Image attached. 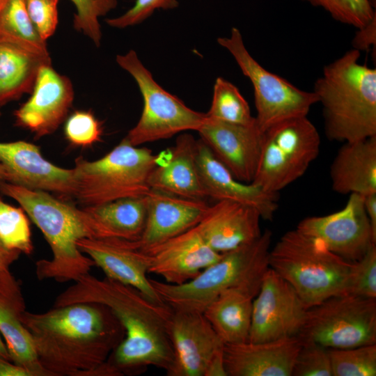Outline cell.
I'll use <instances>...</instances> for the list:
<instances>
[{
	"mask_svg": "<svg viewBox=\"0 0 376 376\" xmlns=\"http://www.w3.org/2000/svg\"><path fill=\"white\" fill-rule=\"evenodd\" d=\"M158 162V156L149 148L132 146L125 139L98 159L80 156L72 168L74 198L84 207L144 196L150 190L148 178Z\"/></svg>",
	"mask_w": 376,
	"mask_h": 376,
	"instance_id": "7",
	"label": "cell"
},
{
	"mask_svg": "<svg viewBox=\"0 0 376 376\" xmlns=\"http://www.w3.org/2000/svg\"><path fill=\"white\" fill-rule=\"evenodd\" d=\"M272 233L265 230L255 241L224 253L193 279L173 285L150 279L163 302L174 311L203 313L222 292L244 290L258 294L269 267Z\"/></svg>",
	"mask_w": 376,
	"mask_h": 376,
	"instance_id": "5",
	"label": "cell"
},
{
	"mask_svg": "<svg viewBox=\"0 0 376 376\" xmlns=\"http://www.w3.org/2000/svg\"><path fill=\"white\" fill-rule=\"evenodd\" d=\"M297 336L328 349L376 344V299L350 294L329 297L308 308Z\"/></svg>",
	"mask_w": 376,
	"mask_h": 376,
	"instance_id": "10",
	"label": "cell"
},
{
	"mask_svg": "<svg viewBox=\"0 0 376 376\" xmlns=\"http://www.w3.org/2000/svg\"><path fill=\"white\" fill-rule=\"evenodd\" d=\"M351 265L296 228L285 233L269 253V267L292 286L308 308L345 294Z\"/></svg>",
	"mask_w": 376,
	"mask_h": 376,
	"instance_id": "6",
	"label": "cell"
},
{
	"mask_svg": "<svg viewBox=\"0 0 376 376\" xmlns=\"http://www.w3.org/2000/svg\"><path fill=\"white\" fill-rule=\"evenodd\" d=\"M0 180L9 181V175L3 166L0 163Z\"/></svg>",
	"mask_w": 376,
	"mask_h": 376,
	"instance_id": "46",
	"label": "cell"
},
{
	"mask_svg": "<svg viewBox=\"0 0 376 376\" xmlns=\"http://www.w3.org/2000/svg\"><path fill=\"white\" fill-rule=\"evenodd\" d=\"M146 197V224L141 238L136 242L141 250L195 227L209 206L205 200L180 197L155 189H150Z\"/></svg>",
	"mask_w": 376,
	"mask_h": 376,
	"instance_id": "23",
	"label": "cell"
},
{
	"mask_svg": "<svg viewBox=\"0 0 376 376\" xmlns=\"http://www.w3.org/2000/svg\"><path fill=\"white\" fill-rule=\"evenodd\" d=\"M330 178L340 194L376 193V135L344 142L331 164Z\"/></svg>",
	"mask_w": 376,
	"mask_h": 376,
	"instance_id": "27",
	"label": "cell"
},
{
	"mask_svg": "<svg viewBox=\"0 0 376 376\" xmlns=\"http://www.w3.org/2000/svg\"><path fill=\"white\" fill-rule=\"evenodd\" d=\"M352 49L324 67L313 92L322 108L325 134L350 142L376 135V69Z\"/></svg>",
	"mask_w": 376,
	"mask_h": 376,
	"instance_id": "3",
	"label": "cell"
},
{
	"mask_svg": "<svg viewBox=\"0 0 376 376\" xmlns=\"http://www.w3.org/2000/svg\"><path fill=\"white\" fill-rule=\"evenodd\" d=\"M302 345L298 336L263 342L224 344L228 376H291Z\"/></svg>",
	"mask_w": 376,
	"mask_h": 376,
	"instance_id": "20",
	"label": "cell"
},
{
	"mask_svg": "<svg viewBox=\"0 0 376 376\" xmlns=\"http://www.w3.org/2000/svg\"><path fill=\"white\" fill-rule=\"evenodd\" d=\"M0 41L49 56L47 41L34 27L24 0H5L0 10Z\"/></svg>",
	"mask_w": 376,
	"mask_h": 376,
	"instance_id": "30",
	"label": "cell"
},
{
	"mask_svg": "<svg viewBox=\"0 0 376 376\" xmlns=\"http://www.w3.org/2000/svg\"><path fill=\"white\" fill-rule=\"evenodd\" d=\"M333 376H375L376 344L329 349Z\"/></svg>",
	"mask_w": 376,
	"mask_h": 376,
	"instance_id": "33",
	"label": "cell"
},
{
	"mask_svg": "<svg viewBox=\"0 0 376 376\" xmlns=\"http://www.w3.org/2000/svg\"><path fill=\"white\" fill-rule=\"evenodd\" d=\"M352 40V49L368 52L376 46V15L364 26L358 28Z\"/></svg>",
	"mask_w": 376,
	"mask_h": 376,
	"instance_id": "41",
	"label": "cell"
},
{
	"mask_svg": "<svg viewBox=\"0 0 376 376\" xmlns=\"http://www.w3.org/2000/svg\"><path fill=\"white\" fill-rule=\"evenodd\" d=\"M197 132L200 139L236 179L246 183L253 181L263 143V132L256 123L244 125L206 116Z\"/></svg>",
	"mask_w": 376,
	"mask_h": 376,
	"instance_id": "15",
	"label": "cell"
},
{
	"mask_svg": "<svg viewBox=\"0 0 376 376\" xmlns=\"http://www.w3.org/2000/svg\"><path fill=\"white\" fill-rule=\"evenodd\" d=\"M30 94L14 112L15 125L31 132L35 139L54 133L72 105L75 92L70 79L52 64L43 65Z\"/></svg>",
	"mask_w": 376,
	"mask_h": 376,
	"instance_id": "14",
	"label": "cell"
},
{
	"mask_svg": "<svg viewBox=\"0 0 376 376\" xmlns=\"http://www.w3.org/2000/svg\"><path fill=\"white\" fill-rule=\"evenodd\" d=\"M116 61L134 78L143 102L139 121L124 138L128 143L139 146L167 139L180 132L198 131L205 119V113L190 109L178 97L165 91L134 50L117 55Z\"/></svg>",
	"mask_w": 376,
	"mask_h": 376,
	"instance_id": "9",
	"label": "cell"
},
{
	"mask_svg": "<svg viewBox=\"0 0 376 376\" xmlns=\"http://www.w3.org/2000/svg\"><path fill=\"white\" fill-rule=\"evenodd\" d=\"M70 1L76 8L74 28L87 36L96 47H99L102 39L99 19L116 7L117 0Z\"/></svg>",
	"mask_w": 376,
	"mask_h": 376,
	"instance_id": "34",
	"label": "cell"
},
{
	"mask_svg": "<svg viewBox=\"0 0 376 376\" xmlns=\"http://www.w3.org/2000/svg\"><path fill=\"white\" fill-rule=\"evenodd\" d=\"M253 300L249 341L263 342L297 336L308 307L292 286L269 267Z\"/></svg>",
	"mask_w": 376,
	"mask_h": 376,
	"instance_id": "12",
	"label": "cell"
},
{
	"mask_svg": "<svg viewBox=\"0 0 376 376\" xmlns=\"http://www.w3.org/2000/svg\"><path fill=\"white\" fill-rule=\"evenodd\" d=\"M327 11L335 20L357 29L366 24L375 15L370 0H302Z\"/></svg>",
	"mask_w": 376,
	"mask_h": 376,
	"instance_id": "35",
	"label": "cell"
},
{
	"mask_svg": "<svg viewBox=\"0 0 376 376\" xmlns=\"http://www.w3.org/2000/svg\"><path fill=\"white\" fill-rule=\"evenodd\" d=\"M0 241L9 250L30 255L33 251L28 215L0 197Z\"/></svg>",
	"mask_w": 376,
	"mask_h": 376,
	"instance_id": "32",
	"label": "cell"
},
{
	"mask_svg": "<svg viewBox=\"0 0 376 376\" xmlns=\"http://www.w3.org/2000/svg\"><path fill=\"white\" fill-rule=\"evenodd\" d=\"M320 134L307 116L278 123L263 132L262 151L251 183L277 193L301 178L320 152Z\"/></svg>",
	"mask_w": 376,
	"mask_h": 376,
	"instance_id": "8",
	"label": "cell"
},
{
	"mask_svg": "<svg viewBox=\"0 0 376 376\" xmlns=\"http://www.w3.org/2000/svg\"><path fill=\"white\" fill-rule=\"evenodd\" d=\"M291 376H333L329 349L312 341H303Z\"/></svg>",
	"mask_w": 376,
	"mask_h": 376,
	"instance_id": "38",
	"label": "cell"
},
{
	"mask_svg": "<svg viewBox=\"0 0 376 376\" xmlns=\"http://www.w3.org/2000/svg\"><path fill=\"white\" fill-rule=\"evenodd\" d=\"M178 4V0H136L126 12L118 17L107 19L106 22L109 26L125 29L141 24L157 10L173 9Z\"/></svg>",
	"mask_w": 376,
	"mask_h": 376,
	"instance_id": "39",
	"label": "cell"
},
{
	"mask_svg": "<svg viewBox=\"0 0 376 376\" xmlns=\"http://www.w3.org/2000/svg\"><path fill=\"white\" fill-rule=\"evenodd\" d=\"M196 162L207 197L228 200L251 206L261 219L271 221L279 207V194L263 190L253 183L236 179L201 140L196 141Z\"/></svg>",
	"mask_w": 376,
	"mask_h": 376,
	"instance_id": "21",
	"label": "cell"
},
{
	"mask_svg": "<svg viewBox=\"0 0 376 376\" xmlns=\"http://www.w3.org/2000/svg\"><path fill=\"white\" fill-rule=\"evenodd\" d=\"M205 115L230 123L251 125L256 123L239 89L222 77L215 81L211 106Z\"/></svg>",
	"mask_w": 376,
	"mask_h": 376,
	"instance_id": "31",
	"label": "cell"
},
{
	"mask_svg": "<svg viewBox=\"0 0 376 376\" xmlns=\"http://www.w3.org/2000/svg\"><path fill=\"white\" fill-rule=\"evenodd\" d=\"M28 15L40 36L45 41L56 31L59 0H24Z\"/></svg>",
	"mask_w": 376,
	"mask_h": 376,
	"instance_id": "40",
	"label": "cell"
},
{
	"mask_svg": "<svg viewBox=\"0 0 376 376\" xmlns=\"http://www.w3.org/2000/svg\"><path fill=\"white\" fill-rule=\"evenodd\" d=\"M169 336L175 354L171 376H205L224 343L203 313L174 311Z\"/></svg>",
	"mask_w": 376,
	"mask_h": 376,
	"instance_id": "16",
	"label": "cell"
},
{
	"mask_svg": "<svg viewBox=\"0 0 376 376\" xmlns=\"http://www.w3.org/2000/svg\"><path fill=\"white\" fill-rule=\"evenodd\" d=\"M363 196V203L373 234L376 236V193Z\"/></svg>",
	"mask_w": 376,
	"mask_h": 376,
	"instance_id": "44",
	"label": "cell"
},
{
	"mask_svg": "<svg viewBox=\"0 0 376 376\" xmlns=\"http://www.w3.org/2000/svg\"><path fill=\"white\" fill-rule=\"evenodd\" d=\"M4 1L5 0H0V10H1L2 6H3V3Z\"/></svg>",
	"mask_w": 376,
	"mask_h": 376,
	"instance_id": "47",
	"label": "cell"
},
{
	"mask_svg": "<svg viewBox=\"0 0 376 376\" xmlns=\"http://www.w3.org/2000/svg\"><path fill=\"white\" fill-rule=\"evenodd\" d=\"M296 229L321 241L329 250L349 262L359 260L376 244L363 196L357 194H350L346 205L339 211L306 217Z\"/></svg>",
	"mask_w": 376,
	"mask_h": 376,
	"instance_id": "13",
	"label": "cell"
},
{
	"mask_svg": "<svg viewBox=\"0 0 376 376\" xmlns=\"http://www.w3.org/2000/svg\"><path fill=\"white\" fill-rule=\"evenodd\" d=\"M196 141L187 133L176 139L167 161L157 164L151 171L148 178L150 189L187 198H207L197 166Z\"/></svg>",
	"mask_w": 376,
	"mask_h": 376,
	"instance_id": "26",
	"label": "cell"
},
{
	"mask_svg": "<svg viewBox=\"0 0 376 376\" xmlns=\"http://www.w3.org/2000/svg\"><path fill=\"white\" fill-rule=\"evenodd\" d=\"M102 132V123L90 110H76L65 120V139L74 147H91L101 141Z\"/></svg>",
	"mask_w": 376,
	"mask_h": 376,
	"instance_id": "36",
	"label": "cell"
},
{
	"mask_svg": "<svg viewBox=\"0 0 376 376\" xmlns=\"http://www.w3.org/2000/svg\"><path fill=\"white\" fill-rule=\"evenodd\" d=\"M81 302L106 305L124 327L123 340L107 360L118 376L139 375L150 366L171 376L175 359L169 331L173 312L169 306L152 301L132 286L89 273L59 294L53 307Z\"/></svg>",
	"mask_w": 376,
	"mask_h": 376,
	"instance_id": "2",
	"label": "cell"
},
{
	"mask_svg": "<svg viewBox=\"0 0 376 376\" xmlns=\"http://www.w3.org/2000/svg\"><path fill=\"white\" fill-rule=\"evenodd\" d=\"M77 246L107 278L137 289L153 301L164 303L147 276L150 257L139 249L136 242L84 237L77 241Z\"/></svg>",
	"mask_w": 376,
	"mask_h": 376,
	"instance_id": "17",
	"label": "cell"
},
{
	"mask_svg": "<svg viewBox=\"0 0 376 376\" xmlns=\"http://www.w3.org/2000/svg\"><path fill=\"white\" fill-rule=\"evenodd\" d=\"M24 311L19 282L11 273L0 276V334L10 361L32 376H47L38 361L31 334L21 321Z\"/></svg>",
	"mask_w": 376,
	"mask_h": 376,
	"instance_id": "24",
	"label": "cell"
},
{
	"mask_svg": "<svg viewBox=\"0 0 376 376\" xmlns=\"http://www.w3.org/2000/svg\"><path fill=\"white\" fill-rule=\"evenodd\" d=\"M260 219L251 206L222 200L209 205L195 227L213 250L224 253L257 240L263 233Z\"/></svg>",
	"mask_w": 376,
	"mask_h": 376,
	"instance_id": "22",
	"label": "cell"
},
{
	"mask_svg": "<svg viewBox=\"0 0 376 376\" xmlns=\"http://www.w3.org/2000/svg\"><path fill=\"white\" fill-rule=\"evenodd\" d=\"M0 163L9 175L8 182L56 194L63 198L74 197L73 169L52 164L32 143L0 142Z\"/></svg>",
	"mask_w": 376,
	"mask_h": 376,
	"instance_id": "18",
	"label": "cell"
},
{
	"mask_svg": "<svg viewBox=\"0 0 376 376\" xmlns=\"http://www.w3.org/2000/svg\"><path fill=\"white\" fill-rule=\"evenodd\" d=\"M52 64L49 56L0 41V108L31 93L40 68Z\"/></svg>",
	"mask_w": 376,
	"mask_h": 376,
	"instance_id": "29",
	"label": "cell"
},
{
	"mask_svg": "<svg viewBox=\"0 0 376 376\" xmlns=\"http://www.w3.org/2000/svg\"><path fill=\"white\" fill-rule=\"evenodd\" d=\"M88 237L138 241L147 214L146 197H131L78 208Z\"/></svg>",
	"mask_w": 376,
	"mask_h": 376,
	"instance_id": "25",
	"label": "cell"
},
{
	"mask_svg": "<svg viewBox=\"0 0 376 376\" xmlns=\"http://www.w3.org/2000/svg\"><path fill=\"white\" fill-rule=\"evenodd\" d=\"M345 294L376 299V244L359 260L352 262Z\"/></svg>",
	"mask_w": 376,
	"mask_h": 376,
	"instance_id": "37",
	"label": "cell"
},
{
	"mask_svg": "<svg viewBox=\"0 0 376 376\" xmlns=\"http://www.w3.org/2000/svg\"><path fill=\"white\" fill-rule=\"evenodd\" d=\"M0 376H32L26 370L0 357Z\"/></svg>",
	"mask_w": 376,
	"mask_h": 376,
	"instance_id": "43",
	"label": "cell"
},
{
	"mask_svg": "<svg viewBox=\"0 0 376 376\" xmlns=\"http://www.w3.org/2000/svg\"><path fill=\"white\" fill-rule=\"evenodd\" d=\"M141 251L150 257L149 273L173 285L193 279L222 254L205 242L196 227Z\"/></svg>",
	"mask_w": 376,
	"mask_h": 376,
	"instance_id": "19",
	"label": "cell"
},
{
	"mask_svg": "<svg viewBox=\"0 0 376 376\" xmlns=\"http://www.w3.org/2000/svg\"><path fill=\"white\" fill-rule=\"evenodd\" d=\"M21 321L47 376H117L107 360L125 331L106 305L75 303L40 313L26 310Z\"/></svg>",
	"mask_w": 376,
	"mask_h": 376,
	"instance_id": "1",
	"label": "cell"
},
{
	"mask_svg": "<svg viewBox=\"0 0 376 376\" xmlns=\"http://www.w3.org/2000/svg\"><path fill=\"white\" fill-rule=\"evenodd\" d=\"M217 42L229 52L251 82L257 111L255 118L262 132L285 120L307 116L318 103L313 91L299 89L258 63L247 50L238 29L233 27L228 37H220Z\"/></svg>",
	"mask_w": 376,
	"mask_h": 376,
	"instance_id": "11",
	"label": "cell"
},
{
	"mask_svg": "<svg viewBox=\"0 0 376 376\" xmlns=\"http://www.w3.org/2000/svg\"><path fill=\"white\" fill-rule=\"evenodd\" d=\"M1 112L0 111V116H1Z\"/></svg>",
	"mask_w": 376,
	"mask_h": 376,
	"instance_id": "48",
	"label": "cell"
},
{
	"mask_svg": "<svg viewBox=\"0 0 376 376\" xmlns=\"http://www.w3.org/2000/svg\"><path fill=\"white\" fill-rule=\"evenodd\" d=\"M0 193L14 199L37 226L49 244L52 257L36 263L39 280L75 281L88 274L94 262L81 253L77 241L88 237L78 207L49 192L0 180Z\"/></svg>",
	"mask_w": 376,
	"mask_h": 376,
	"instance_id": "4",
	"label": "cell"
},
{
	"mask_svg": "<svg viewBox=\"0 0 376 376\" xmlns=\"http://www.w3.org/2000/svg\"><path fill=\"white\" fill-rule=\"evenodd\" d=\"M254 297L242 289H228L203 312L224 344L249 341Z\"/></svg>",
	"mask_w": 376,
	"mask_h": 376,
	"instance_id": "28",
	"label": "cell"
},
{
	"mask_svg": "<svg viewBox=\"0 0 376 376\" xmlns=\"http://www.w3.org/2000/svg\"><path fill=\"white\" fill-rule=\"evenodd\" d=\"M20 252L9 250L0 241V276L10 273V265L18 259Z\"/></svg>",
	"mask_w": 376,
	"mask_h": 376,
	"instance_id": "42",
	"label": "cell"
},
{
	"mask_svg": "<svg viewBox=\"0 0 376 376\" xmlns=\"http://www.w3.org/2000/svg\"><path fill=\"white\" fill-rule=\"evenodd\" d=\"M0 357L4 358L5 359L10 361L6 345L1 334H0Z\"/></svg>",
	"mask_w": 376,
	"mask_h": 376,
	"instance_id": "45",
	"label": "cell"
}]
</instances>
